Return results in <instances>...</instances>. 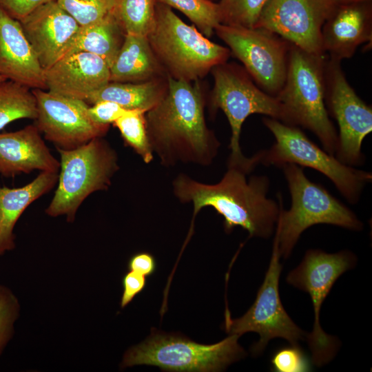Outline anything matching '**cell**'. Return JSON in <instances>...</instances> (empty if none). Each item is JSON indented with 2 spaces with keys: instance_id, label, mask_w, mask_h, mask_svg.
<instances>
[{
  "instance_id": "1",
  "label": "cell",
  "mask_w": 372,
  "mask_h": 372,
  "mask_svg": "<svg viewBox=\"0 0 372 372\" xmlns=\"http://www.w3.org/2000/svg\"><path fill=\"white\" fill-rule=\"evenodd\" d=\"M164 97L145 114L148 139L161 164L172 167L212 163L220 146L206 125L200 85L167 77Z\"/></svg>"
},
{
  "instance_id": "2",
  "label": "cell",
  "mask_w": 372,
  "mask_h": 372,
  "mask_svg": "<svg viewBox=\"0 0 372 372\" xmlns=\"http://www.w3.org/2000/svg\"><path fill=\"white\" fill-rule=\"evenodd\" d=\"M251 171L227 165L222 179L215 184L198 182L187 174H178L172 182L173 192L182 203H192L191 227L185 242L187 245L194 230L195 217L200 210L211 207L224 218L227 233L234 227L247 230L249 237L269 238L276 229L280 203L268 198L270 180L265 175H254Z\"/></svg>"
},
{
  "instance_id": "3",
  "label": "cell",
  "mask_w": 372,
  "mask_h": 372,
  "mask_svg": "<svg viewBox=\"0 0 372 372\" xmlns=\"http://www.w3.org/2000/svg\"><path fill=\"white\" fill-rule=\"evenodd\" d=\"M325 63L324 55L291 44L286 79L276 97L282 109L281 122L310 130L323 149L334 156L338 135L326 107Z\"/></svg>"
},
{
  "instance_id": "4",
  "label": "cell",
  "mask_w": 372,
  "mask_h": 372,
  "mask_svg": "<svg viewBox=\"0 0 372 372\" xmlns=\"http://www.w3.org/2000/svg\"><path fill=\"white\" fill-rule=\"evenodd\" d=\"M167 76L196 81L225 63L230 50L212 42L195 25H189L172 8L157 2L154 26L147 37Z\"/></svg>"
},
{
  "instance_id": "5",
  "label": "cell",
  "mask_w": 372,
  "mask_h": 372,
  "mask_svg": "<svg viewBox=\"0 0 372 372\" xmlns=\"http://www.w3.org/2000/svg\"><path fill=\"white\" fill-rule=\"evenodd\" d=\"M286 178L291 203L282 207V198L275 237L280 258H287L302 233L318 224H328L360 231L363 225L357 216L324 187L311 181L302 168L287 163L280 167Z\"/></svg>"
},
{
  "instance_id": "6",
  "label": "cell",
  "mask_w": 372,
  "mask_h": 372,
  "mask_svg": "<svg viewBox=\"0 0 372 372\" xmlns=\"http://www.w3.org/2000/svg\"><path fill=\"white\" fill-rule=\"evenodd\" d=\"M56 149L61 157L58 185L45 214L51 217L65 216L67 221L72 223L90 194L108 189L119 169L118 156L103 137L73 149Z\"/></svg>"
},
{
  "instance_id": "7",
  "label": "cell",
  "mask_w": 372,
  "mask_h": 372,
  "mask_svg": "<svg viewBox=\"0 0 372 372\" xmlns=\"http://www.w3.org/2000/svg\"><path fill=\"white\" fill-rule=\"evenodd\" d=\"M238 338L230 334L217 343L204 344L155 330L143 342L126 351L121 368L145 364L165 371H220L245 355Z\"/></svg>"
},
{
  "instance_id": "8",
  "label": "cell",
  "mask_w": 372,
  "mask_h": 372,
  "mask_svg": "<svg viewBox=\"0 0 372 372\" xmlns=\"http://www.w3.org/2000/svg\"><path fill=\"white\" fill-rule=\"evenodd\" d=\"M264 125L272 133L274 144L259 152L260 163L282 167L292 163L312 168L327 176L351 204H356L364 187L371 182V173L347 165L311 141L296 126L273 118H265Z\"/></svg>"
},
{
  "instance_id": "9",
  "label": "cell",
  "mask_w": 372,
  "mask_h": 372,
  "mask_svg": "<svg viewBox=\"0 0 372 372\" xmlns=\"http://www.w3.org/2000/svg\"><path fill=\"white\" fill-rule=\"evenodd\" d=\"M214 79L211 97V107L221 110L231 127L229 148L231 150L227 165L254 170L260 164L257 154L252 157L244 156L240 146L242 126L251 114H260L282 120L280 104L271 96L256 86L249 76L239 67L223 63L213 69Z\"/></svg>"
},
{
  "instance_id": "10",
  "label": "cell",
  "mask_w": 372,
  "mask_h": 372,
  "mask_svg": "<svg viewBox=\"0 0 372 372\" xmlns=\"http://www.w3.org/2000/svg\"><path fill=\"white\" fill-rule=\"evenodd\" d=\"M356 258L347 251L329 254L320 249L308 250L300 265L291 271L286 281L311 297L314 311L312 331L307 335L311 361L317 366L327 364L334 357L338 342L328 335L320 323L321 305L334 282L345 271L353 268Z\"/></svg>"
},
{
  "instance_id": "11",
  "label": "cell",
  "mask_w": 372,
  "mask_h": 372,
  "mask_svg": "<svg viewBox=\"0 0 372 372\" xmlns=\"http://www.w3.org/2000/svg\"><path fill=\"white\" fill-rule=\"evenodd\" d=\"M280 258L278 240L275 237L270 263L254 304L242 317L236 319H232L226 309L224 326L227 333L238 337L247 332L259 334V340L251 347L254 355L262 353L273 338H283L291 345H298L300 340L307 337L282 304L279 295V278L282 271Z\"/></svg>"
},
{
  "instance_id": "12",
  "label": "cell",
  "mask_w": 372,
  "mask_h": 372,
  "mask_svg": "<svg viewBox=\"0 0 372 372\" xmlns=\"http://www.w3.org/2000/svg\"><path fill=\"white\" fill-rule=\"evenodd\" d=\"M215 32L260 88L276 96L286 79L291 43L261 28L220 23Z\"/></svg>"
},
{
  "instance_id": "13",
  "label": "cell",
  "mask_w": 372,
  "mask_h": 372,
  "mask_svg": "<svg viewBox=\"0 0 372 372\" xmlns=\"http://www.w3.org/2000/svg\"><path fill=\"white\" fill-rule=\"evenodd\" d=\"M325 86L327 110L336 119L339 127L334 156L347 165H362L365 159L362 143L372 131L371 107L349 85L339 61H326Z\"/></svg>"
},
{
  "instance_id": "14",
  "label": "cell",
  "mask_w": 372,
  "mask_h": 372,
  "mask_svg": "<svg viewBox=\"0 0 372 372\" xmlns=\"http://www.w3.org/2000/svg\"><path fill=\"white\" fill-rule=\"evenodd\" d=\"M37 116L34 125L44 138L56 149L77 148L95 138L103 137L110 125L96 123L90 116L84 101L33 89Z\"/></svg>"
},
{
  "instance_id": "15",
  "label": "cell",
  "mask_w": 372,
  "mask_h": 372,
  "mask_svg": "<svg viewBox=\"0 0 372 372\" xmlns=\"http://www.w3.org/2000/svg\"><path fill=\"white\" fill-rule=\"evenodd\" d=\"M335 7L331 0H268L254 28L268 30L310 54L324 55L322 28Z\"/></svg>"
},
{
  "instance_id": "16",
  "label": "cell",
  "mask_w": 372,
  "mask_h": 372,
  "mask_svg": "<svg viewBox=\"0 0 372 372\" xmlns=\"http://www.w3.org/2000/svg\"><path fill=\"white\" fill-rule=\"evenodd\" d=\"M19 22L44 70L68 54L81 27L56 0L39 7Z\"/></svg>"
},
{
  "instance_id": "17",
  "label": "cell",
  "mask_w": 372,
  "mask_h": 372,
  "mask_svg": "<svg viewBox=\"0 0 372 372\" xmlns=\"http://www.w3.org/2000/svg\"><path fill=\"white\" fill-rule=\"evenodd\" d=\"M110 81V66L105 61L83 51L67 54L45 70L47 90L84 101Z\"/></svg>"
},
{
  "instance_id": "18",
  "label": "cell",
  "mask_w": 372,
  "mask_h": 372,
  "mask_svg": "<svg viewBox=\"0 0 372 372\" xmlns=\"http://www.w3.org/2000/svg\"><path fill=\"white\" fill-rule=\"evenodd\" d=\"M0 75L31 90H46L45 70L19 21L0 8Z\"/></svg>"
},
{
  "instance_id": "19",
  "label": "cell",
  "mask_w": 372,
  "mask_h": 372,
  "mask_svg": "<svg viewBox=\"0 0 372 372\" xmlns=\"http://www.w3.org/2000/svg\"><path fill=\"white\" fill-rule=\"evenodd\" d=\"M371 40L369 1L336 6L322 28L323 51L335 61L351 58L359 45Z\"/></svg>"
},
{
  "instance_id": "20",
  "label": "cell",
  "mask_w": 372,
  "mask_h": 372,
  "mask_svg": "<svg viewBox=\"0 0 372 372\" xmlns=\"http://www.w3.org/2000/svg\"><path fill=\"white\" fill-rule=\"evenodd\" d=\"M60 161L50 152L34 124L0 133V175L14 177L34 170L59 173Z\"/></svg>"
},
{
  "instance_id": "21",
  "label": "cell",
  "mask_w": 372,
  "mask_h": 372,
  "mask_svg": "<svg viewBox=\"0 0 372 372\" xmlns=\"http://www.w3.org/2000/svg\"><path fill=\"white\" fill-rule=\"evenodd\" d=\"M59 173L41 172L30 183L10 188L0 185V256L15 248L14 226L27 207L57 184Z\"/></svg>"
},
{
  "instance_id": "22",
  "label": "cell",
  "mask_w": 372,
  "mask_h": 372,
  "mask_svg": "<svg viewBox=\"0 0 372 372\" xmlns=\"http://www.w3.org/2000/svg\"><path fill=\"white\" fill-rule=\"evenodd\" d=\"M110 81L141 83L161 78L165 70L147 37L125 34L110 68Z\"/></svg>"
},
{
  "instance_id": "23",
  "label": "cell",
  "mask_w": 372,
  "mask_h": 372,
  "mask_svg": "<svg viewBox=\"0 0 372 372\" xmlns=\"http://www.w3.org/2000/svg\"><path fill=\"white\" fill-rule=\"evenodd\" d=\"M167 88L162 78L141 83L110 81L94 92L85 101L88 105L102 101L118 103L127 110L147 112L164 97Z\"/></svg>"
},
{
  "instance_id": "24",
  "label": "cell",
  "mask_w": 372,
  "mask_h": 372,
  "mask_svg": "<svg viewBox=\"0 0 372 372\" xmlns=\"http://www.w3.org/2000/svg\"><path fill=\"white\" fill-rule=\"evenodd\" d=\"M125 36L112 12L96 23L80 27L68 54L77 51L92 53L101 58L110 68Z\"/></svg>"
},
{
  "instance_id": "25",
  "label": "cell",
  "mask_w": 372,
  "mask_h": 372,
  "mask_svg": "<svg viewBox=\"0 0 372 372\" xmlns=\"http://www.w3.org/2000/svg\"><path fill=\"white\" fill-rule=\"evenodd\" d=\"M37 116V101L31 89L8 80L0 83V130L16 120H34Z\"/></svg>"
},
{
  "instance_id": "26",
  "label": "cell",
  "mask_w": 372,
  "mask_h": 372,
  "mask_svg": "<svg viewBox=\"0 0 372 372\" xmlns=\"http://www.w3.org/2000/svg\"><path fill=\"white\" fill-rule=\"evenodd\" d=\"M157 0H115L113 15L125 34L147 37L154 26Z\"/></svg>"
},
{
  "instance_id": "27",
  "label": "cell",
  "mask_w": 372,
  "mask_h": 372,
  "mask_svg": "<svg viewBox=\"0 0 372 372\" xmlns=\"http://www.w3.org/2000/svg\"><path fill=\"white\" fill-rule=\"evenodd\" d=\"M185 14L205 37H209L221 23L219 6L211 0H157Z\"/></svg>"
},
{
  "instance_id": "28",
  "label": "cell",
  "mask_w": 372,
  "mask_h": 372,
  "mask_svg": "<svg viewBox=\"0 0 372 372\" xmlns=\"http://www.w3.org/2000/svg\"><path fill=\"white\" fill-rule=\"evenodd\" d=\"M145 113L143 110H131L113 124L119 130L125 143L148 164L154 159V153L147 136Z\"/></svg>"
},
{
  "instance_id": "29",
  "label": "cell",
  "mask_w": 372,
  "mask_h": 372,
  "mask_svg": "<svg viewBox=\"0 0 372 372\" xmlns=\"http://www.w3.org/2000/svg\"><path fill=\"white\" fill-rule=\"evenodd\" d=\"M268 0H220L221 23L254 28Z\"/></svg>"
},
{
  "instance_id": "30",
  "label": "cell",
  "mask_w": 372,
  "mask_h": 372,
  "mask_svg": "<svg viewBox=\"0 0 372 372\" xmlns=\"http://www.w3.org/2000/svg\"><path fill=\"white\" fill-rule=\"evenodd\" d=\"M81 27L103 19L113 12L115 0H56Z\"/></svg>"
},
{
  "instance_id": "31",
  "label": "cell",
  "mask_w": 372,
  "mask_h": 372,
  "mask_svg": "<svg viewBox=\"0 0 372 372\" xmlns=\"http://www.w3.org/2000/svg\"><path fill=\"white\" fill-rule=\"evenodd\" d=\"M19 311V302L14 293L8 287L0 285V355L13 335Z\"/></svg>"
},
{
  "instance_id": "32",
  "label": "cell",
  "mask_w": 372,
  "mask_h": 372,
  "mask_svg": "<svg viewBox=\"0 0 372 372\" xmlns=\"http://www.w3.org/2000/svg\"><path fill=\"white\" fill-rule=\"evenodd\" d=\"M271 364L278 372H305L311 369L309 359L298 345L278 351L272 358Z\"/></svg>"
},
{
  "instance_id": "33",
  "label": "cell",
  "mask_w": 372,
  "mask_h": 372,
  "mask_svg": "<svg viewBox=\"0 0 372 372\" xmlns=\"http://www.w3.org/2000/svg\"><path fill=\"white\" fill-rule=\"evenodd\" d=\"M130 110L123 107L116 103L108 101L97 102L88 108L92 118L96 123L104 125L114 123Z\"/></svg>"
},
{
  "instance_id": "34",
  "label": "cell",
  "mask_w": 372,
  "mask_h": 372,
  "mask_svg": "<svg viewBox=\"0 0 372 372\" xmlns=\"http://www.w3.org/2000/svg\"><path fill=\"white\" fill-rule=\"evenodd\" d=\"M54 0H0V8L21 21L42 5Z\"/></svg>"
},
{
  "instance_id": "35",
  "label": "cell",
  "mask_w": 372,
  "mask_h": 372,
  "mask_svg": "<svg viewBox=\"0 0 372 372\" xmlns=\"http://www.w3.org/2000/svg\"><path fill=\"white\" fill-rule=\"evenodd\" d=\"M123 293L121 299V307L123 309L130 304L133 299L146 287L145 276L132 271L127 272L122 280Z\"/></svg>"
},
{
  "instance_id": "36",
  "label": "cell",
  "mask_w": 372,
  "mask_h": 372,
  "mask_svg": "<svg viewBox=\"0 0 372 372\" xmlns=\"http://www.w3.org/2000/svg\"><path fill=\"white\" fill-rule=\"evenodd\" d=\"M127 267L130 271L149 277L155 273L156 262L150 253L138 252L131 256L127 262Z\"/></svg>"
},
{
  "instance_id": "37",
  "label": "cell",
  "mask_w": 372,
  "mask_h": 372,
  "mask_svg": "<svg viewBox=\"0 0 372 372\" xmlns=\"http://www.w3.org/2000/svg\"><path fill=\"white\" fill-rule=\"evenodd\" d=\"M335 6L347 5L360 2L370 1V0H331Z\"/></svg>"
},
{
  "instance_id": "38",
  "label": "cell",
  "mask_w": 372,
  "mask_h": 372,
  "mask_svg": "<svg viewBox=\"0 0 372 372\" xmlns=\"http://www.w3.org/2000/svg\"><path fill=\"white\" fill-rule=\"evenodd\" d=\"M6 80V79L5 78H3L1 75H0V83L2 82V81H4Z\"/></svg>"
}]
</instances>
